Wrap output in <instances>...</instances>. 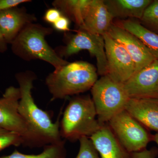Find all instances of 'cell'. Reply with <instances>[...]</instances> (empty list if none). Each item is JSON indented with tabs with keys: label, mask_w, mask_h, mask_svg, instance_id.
<instances>
[{
	"label": "cell",
	"mask_w": 158,
	"mask_h": 158,
	"mask_svg": "<svg viewBox=\"0 0 158 158\" xmlns=\"http://www.w3.org/2000/svg\"><path fill=\"white\" fill-rule=\"evenodd\" d=\"M20 92L19 112L32 130L48 144L62 141L59 120L53 123L48 112L40 109L32 96L34 82L37 75L34 72L26 71L15 75Z\"/></svg>",
	"instance_id": "6da1fadb"
},
{
	"label": "cell",
	"mask_w": 158,
	"mask_h": 158,
	"mask_svg": "<svg viewBox=\"0 0 158 158\" xmlns=\"http://www.w3.org/2000/svg\"><path fill=\"white\" fill-rule=\"evenodd\" d=\"M97 69L85 61L69 62L47 77L51 100L66 98L90 90L98 80Z\"/></svg>",
	"instance_id": "7a4b0ae2"
},
{
	"label": "cell",
	"mask_w": 158,
	"mask_h": 158,
	"mask_svg": "<svg viewBox=\"0 0 158 158\" xmlns=\"http://www.w3.org/2000/svg\"><path fill=\"white\" fill-rule=\"evenodd\" d=\"M53 29L35 23L26 26L11 43L12 52L25 61L43 60L58 69L69 63L48 44L45 37Z\"/></svg>",
	"instance_id": "3957f363"
},
{
	"label": "cell",
	"mask_w": 158,
	"mask_h": 158,
	"mask_svg": "<svg viewBox=\"0 0 158 158\" xmlns=\"http://www.w3.org/2000/svg\"><path fill=\"white\" fill-rule=\"evenodd\" d=\"M103 125L98 119L92 98L89 95L75 97L64 111L60 124V135L66 140L76 141L83 137L90 138Z\"/></svg>",
	"instance_id": "277c9868"
},
{
	"label": "cell",
	"mask_w": 158,
	"mask_h": 158,
	"mask_svg": "<svg viewBox=\"0 0 158 158\" xmlns=\"http://www.w3.org/2000/svg\"><path fill=\"white\" fill-rule=\"evenodd\" d=\"M99 122L106 124L111 118L125 110L130 97L123 84L108 75L98 79L90 89Z\"/></svg>",
	"instance_id": "5b68a950"
},
{
	"label": "cell",
	"mask_w": 158,
	"mask_h": 158,
	"mask_svg": "<svg viewBox=\"0 0 158 158\" xmlns=\"http://www.w3.org/2000/svg\"><path fill=\"white\" fill-rule=\"evenodd\" d=\"M20 92L19 88L10 86L0 98V127L17 134L23 145L31 148L44 147L48 143L36 134L19 112Z\"/></svg>",
	"instance_id": "8992f818"
},
{
	"label": "cell",
	"mask_w": 158,
	"mask_h": 158,
	"mask_svg": "<svg viewBox=\"0 0 158 158\" xmlns=\"http://www.w3.org/2000/svg\"><path fill=\"white\" fill-rule=\"evenodd\" d=\"M107 123L120 144L131 153L146 149L152 140V136L125 110L114 116Z\"/></svg>",
	"instance_id": "52a82bcc"
},
{
	"label": "cell",
	"mask_w": 158,
	"mask_h": 158,
	"mask_svg": "<svg viewBox=\"0 0 158 158\" xmlns=\"http://www.w3.org/2000/svg\"><path fill=\"white\" fill-rule=\"evenodd\" d=\"M87 50L96 59L97 72L101 76L107 74L108 66L105 41L102 35L93 34L82 29L69 39L65 46L57 48L56 52L63 59Z\"/></svg>",
	"instance_id": "ba28073f"
},
{
	"label": "cell",
	"mask_w": 158,
	"mask_h": 158,
	"mask_svg": "<svg viewBox=\"0 0 158 158\" xmlns=\"http://www.w3.org/2000/svg\"><path fill=\"white\" fill-rule=\"evenodd\" d=\"M107 62V74L114 81L124 84L135 73V66L131 57L119 43L108 33L103 36Z\"/></svg>",
	"instance_id": "9c48e42d"
},
{
	"label": "cell",
	"mask_w": 158,
	"mask_h": 158,
	"mask_svg": "<svg viewBox=\"0 0 158 158\" xmlns=\"http://www.w3.org/2000/svg\"><path fill=\"white\" fill-rule=\"evenodd\" d=\"M107 33L120 44L129 54L135 66V73L156 60L138 37L115 23H113Z\"/></svg>",
	"instance_id": "30bf717a"
},
{
	"label": "cell",
	"mask_w": 158,
	"mask_h": 158,
	"mask_svg": "<svg viewBox=\"0 0 158 158\" xmlns=\"http://www.w3.org/2000/svg\"><path fill=\"white\" fill-rule=\"evenodd\" d=\"M130 98L156 97L158 87V60L135 73L123 84Z\"/></svg>",
	"instance_id": "8fae6325"
},
{
	"label": "cell",
	"mask_w": 158,
	"mask_h": 158,
	"mask_svg": "<svg viewBox=\"0 0 158 158\" xmlns=\"http://www.w3.org/2000/svg\"><path fill=\"white\" fill-rule=\"evenodd\" d=\"M36 21L35 15L24 8L17 7L0 11V30L8 44H11L26 26Z\"/></svg>",
	"instance_id": "7c38bea8"
},
{
	"label": "cell",
	"mask_w": 158,
	"mask_h": 158,
	"mask_svg": "<svg viewBox=\"0 0 158 158\" xmlns=\"http://www.w3.org/2000/svg\"><path fill=\"white\" fill-rule=\"evenodd\" d=\"M125 110L142 125L158 133V98H130Z\"/></svg>",
	"instance_id": "4fadbf2b"
},
{
	"label": "cell",
	"mask_w": 158,
	"mask_h": 158,
	"mask_svg": "<svg viewBox=\"0 0 158 158\" xmlns=\"http://www.w3.org/2000/svg\"><path fill=\"white\" fill-rule=\"evenodd\" d=\"M89 138L101 158H132L131 153L120 144L108 124L103 125Z\"/></svg>",
	"instance_id": "5bb4252c"
},
{
	"label": "cell",
	"mask_w": 158,
	"mask_h": 158,
	"mask_svg": "<svg viewBox=\"0 0 158 158\" xmlns=\"http://www.w3.org/2000/svg\"><path fill=\"white\" fill-rule=\"evenodd\" d=\"M113 17L104 0H91L81 28L92 34L103 36L113 24Z\"/></svg>",
	"instance_id": "9a60e30c"
},
{
	"label": "cell",
	"mask_w": 158,
	"mask_h": 158,
	"mask_svg": "<svg viewBox=\"0 0 158 158\" xmlns=\"http://www.w3.org/2000/svg\"><path fill=\"white\" fill-rule=\"evenodd\" d=\"M113 19H141L151 0H104Z\"/></svg>",
	"instance_id": "2e32d148"
},
{
	"label": "cell",
	"mask_w": 158,
	"mask_h": 158,
	"mask_svg": "<svg viewBox=\"0 0 158 158\" xmlns=\"http://www.w3.org/2000/svg\"><path fill=\"white\" fill-rule=\"evenodd\" d=\"M115 23L138 37L155 59L158 60V34L146 28L135 20H119Z\"/></svg>",
	"instance_id": "e0dca14e"
},
{
	"label": "cell",
	"mask_w": 158,
	"mask_h": 158,
	"mask_svg": "<svg viewBox=\"0 0 158 158\" xmlns=\"http://www.w3.org/2000/svg\"><path fill=\"white\" fill-rule=\"evenodd\" d=\"M91 2V0H55L52 4L80 29L83 25L85 15Z\"/></svg>",
	"instance_id": "ac0fdd59"
},
{
	"label": "cell",
	"mask_w": 158,
	"mask_h": 158,
	"mask_svg": "<svg viewBox=\"0 0 158 158\" xmlns=\"http://www.w3.org/2000/svg\"><path fill=\"white\" fill-rule=\"evenodd\" d=\"M65 141L48 144L44 146L43 151L37 155H27L15 150L11 154L2 156L0 158H66V150Z\"/></svg>",
	"instance_id": "d6986e66"
},
{
	"label": "cell",
	"mask_w": 158,
	"mask_h": 158,
	"mask_svg": "<svg viewBox=\"0 0 158 158\" xmlns=\"http://www.w3.org/2000/svg\"><path fill=\"white\" fill-rule=\"evenodd\" d=\"M140 20L142 25L158 34V0L152 2Z\"/></svg>",
	"instance_id": "ffe728a7"
},
{
	"label": "cell",
	"mask_w": 158,
	"mask_h": 158,
	"mask_svg": "<svg viewBox=\"0 0 158 158\" xmlns=\"http://www.w3.org/2000/svg\"><path fill=\"white\" fill-rule=\"evenodd\" d=\"M23 144L20 136L0 127V151L12 145L19 146Z\"/></svg>",
	"instance_id": "44dd1931"
},
{
	"label": "cell",
	"mask_w": 158,
	"mask_h": 158,
	"mask_svg": "<svg viewBox=\"0 0 158 158\" xmlns=\"http://www.w3.org/2000/svg\"><path fill=\"white\" fill-rule=\"evenodd\" d=\"M79 141L80 148L76 158H100L90 138L83 137Z\"/></svg>",
	"instance_id": "7402d4cb"
},
{
	"label": "cell",
	"mask_w": 158,
	"mask_h": 158,
	"mask_svg": "<svg viewBox=\"0 0 158 158\" xmlns=\"http://www.w3.org/2000/svg\"><path fill=\"white\" fill-rule=\"evenodd\" d=\"M62 15L61 11L56 8H51L46 11L44 19L48 23L52 25Z\"/></svg>",
	"instance_id": "603a6c76"
},
{
	"label": "cell",
	"mask_w": 158,
	"mask_h": 158,
	"mask_svg": "<svg viewBox=\"0 0 158 158\" xmlns=\"http://www.w3.org/2000/svg\"><path fill=\"white\" fill-rule=\"evenodd\" d=\"M70 20L65 15H62L58 20L52 25L54 29L59 31L66 32L69 30Z\"/></svg>",
	"instance_id": "cb8c5ba5"
},
{
	"label": "cell",
	"mask_w": 158,
	"mask_h": 158,
	"mask_svg": "<svg viewBox=\"0 0 158 158\" xmlns=\"http://www.w3.org/2000/svg\"><path fill=\"white\" fill-rule=\"evenodd\" d=\"M31 2L29 0H0V11L15 8L23 3Z\"/></svg>",
	"instance_id": "d4e9b609"
},
{
	"label": "cell",
	"mask_w": 158,
	"mask_h": 158,
	"mask_svg": "<svg viewBox=\"0 0 158 158\" xmlns=\"http://www.w3.org/2000/svg\"><path fill=\"white\" fill-rule=\"evenodd\" d=\"M158 151L156 148L150 150L144 149L141 151L131 153L132 158H156L157 156Z\"/></svg>",
	"instance_id": "484cf974"
},
{
	"label": "cell",
	"mask_w": 158,
	"mask_h": 158,
	"mask_svg": "<svg viewBox=\"0 0 158 158\" xmlns=\"http://www.w3.org/2000/svg\"><path fill=\"white\" fill-rule=\"evenodd\" d=\"M7 45L8 44L6 42L0 30V52L4 53L7 51L8 48Z\"/></svg>",
	"instance_id": "4316f807"
},
{
	"label": "cell",
	"mask_w": 158,
	"mask_h": 158,
	"mask_svg": "<svg viewBox=\"0 0 158 158\" xmlns=\"http://www.w3.org/2000/svg\"><path fill=\"white\" fill-rule=\"evenodd\" d=\"M152 140L155 141L158 146V133H156L154 135L152 136Z\"/></svg>",
	"instance_id": "83f0119b"
},
{
	"label": "cell",
	"mask_w": 158,
	"mask_h": 158,
	"mask_svg": "<svg viewBox=\"0 0 158 158\" xmlns=\"http://www.w3.org/2000/svg\"><path fill=\"white\" fill-rule=\"evenodd\" d=\"M155 97L156 98H158V87L156 91Z\"/></svg>",
	"instance_id": "f1b7e54d"
}]
</instances>
